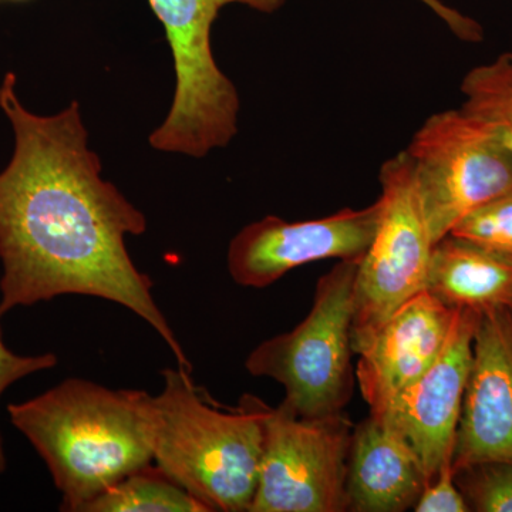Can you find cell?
Instances as JSON below:
<instances>
[{
    "instance_id": "6da1fadb",
    "label": "cell",
    "mask_w": 512,
    "mask_h": 512,
    "mask_svg": "<svg viewBox=\"0 0 512 512\" xmlns=\"http://www.w3.org/2000/svg\"><path fill=\"white\" fill-rule=\"evenodd\" d=\"M0 109L15 134L12 160L0 173V316L62 295L106 299L146 320L178 367L192 373L153 281L127 251L128 235L146 232V215L101 178L80 104L39 116L23 106L15 74L6 73Z\"/></svg>"
},
{
    "instance_id": "7a4b0ae2",
    "label": "cell",
    "mask_w": 512,
    "mask_h": 512,
    "mask_svg": "<svg viewBox=\"0 0 512 512\" xmlns=\"http://www.w3.org/2000/svg\"><path fill=\"white\" fill-rule=\"evenodd\" d=\"M8 413L49 468L62 511L82 512L154 461L156 396L143 390L72 377L28 402L10 404Z\"/></svg>"
},
{
    "instance_id": "3957f363",
    "label": "cell",
    "mask_w": 512,
    "mask_h": 512,
    "mask_svg": "<svg viewBox=\"0 0 512 512\" xmlns=\"http://www.w3.org/2000/svg\"><path fill=\"white\" fill-rule=\"evenodd\" d=\"M156 396L154 461L212 511L249 512L258 487L268 404L252 394L235 409L205 402L191 373L165 369Z\"/></svg>"
},
{
    "instance_id": "277c9868",
    "label": "cell",
    "mask_w": 512,
    "mask_h": 512,
    "mask_svg": "<svg viewBox=\"0 0 512 512\" xmlns=\"http://www.w3.org/2000/svg\"><path fill=\"white\" fill-rule=\"evenodd\" d=\"M360 261H340L320 276L308 316L266 339L248 356L249 375L285 389L284 403L306 419L343 413L355 390L352 365L353 299Z\"/></svg>"
},
{
    "instance_id": "5b68a950",
    "label": "cell",
    "mask_w": 512,
    "mask_h": 512,
    "mask_svg": "<svg viewBox=\"0 0 512 512\" xmlns=\"http://www.w3.org/2000/svg\"><path fill=\"white\" fill-rule=\"evenodd\" d=\"M173 50L177 87L167 119L150 136L165 153L205 157L238 131L239 96L212 55L220 0H150Z\"/></svg>"
},
{
    "instance_id": "8992f818",
    "label": "cell",
    "mask_w": 512,
    "mask_h": 512,
    "mask_svg": "<svg viewBox=\"0 0 512 512\" xmlns=\"http://www.w3.org/2000/svg\"><path fill=\"white\" fill-rule=\"evenodd\" d=\"M433 244L485 202L512 190V153L463 109L433 114L407 148Z\"/></svg>"
},
{
    "instance_id": "52a82bcc",
    "label": "cell",
    "mask_w": 512,
    "mask_h": 512,
    "mask_svg": "<svg viewBox=\"0 0 512 512\" xmlns=\"http://www.w3.org/2000/svg\"><path fill=\"white\" fill-rule=\"evenodd\" d=\"M379 180V225L356 274L352 322L355 353L404 302L426 291L434 245L406 150L383 164Z\"/></svg>"
},
{
    "instance_id": "ba28073f",
    "label": "cell",
    "mask_w": 512,
    "mask_h": 512,
    "mask_svg": "<svg viewBox=\"0 0 512 512\" xmlns=\"http://www.w3.org/2000/svg\"><path fill=\"white\" fill-rule=\"evenodd\" d=\"M355 424L345 413L298 416L284 402L266 407L264 451L249 512H345Z\"/></svg>"
},
{
    "instance_id": "9c48e42d",
    "label": "cell",
    "mask_w": 512,
    "mask_h": 512,
    "mask_svg": "<svg viewBox=\"0 0 512 512\" xmlns=\"http://www.w3.org/2000/svg\"><path fill=\"white\" fill-rule=\"evenodd\" d=\"M382 204L345 208L319 220L252 222L229 244L228 272L235 284L262 289L299 266L323 259L362 261L379 225Z\"/></svg>"
},
{
    "instance_id": "30bf717a",
    "label": "cell",
    "mask_w": 512,
    "mask_h": 512,
    "mask_svg": "<svg viewBox=\"0 0 512 512\" xmlns=\"http://www.w3.org/2000/svg\"><path fill=\"white\" fill-rule=\"evenodd\" d=\"M480 313L457 309L453 328L440 356L412 386L394 397L382 413L416 451L429 483L447 461L454 444Z\"/></svg>"
},
{
    "instance_id": "8fae6325",
    "label": "cell",
    "mask_w": 512,
    "mask_h": 512,
    "mask_svg": "<svg viewBox=\"0 0 512 512\" xmlns=\"http://www.w3.org/2000/svg\"><path fill=\"white\" fill-rule=\"evenodd\" d=\"M481 463L512 464V311L480 313L473 362L454 444V473Z\"/></svg>"
},
{
    "instance_id": "7c38bea8",
    "label": "cell",
    "mask_w": 512,
    "mask_h": 512,
    "mask_svg": "<svg viewBox=\"0 0 512 512\" xmlns=\"http://www.w3.org/2000/svg\"><path fill=\"white\" fill-rule=\"evenodd\" d=\"M456 311L430 292L421 291L357 350L356 383L370 414L382 413L436 362Z\"/></svg>"
},
{
    "instance_id": "4fadbf2b",
    "label": "cell",
    "mask_w": 512,
    "mask_h": 512,
    "mask_svg": "<svg viewBox=\"0 0 512 512\" xmlns=\"http://www.w3.org/2000/svg\"><path fill=\"white\" fill-rule=\"evenodd\" d=\"M427 484L419 456L392 424L370 414L355 426L346 474L348 511L413 510Z\"/></svg>"
},
{
    "instance_id": "5bb4252c",
    "label": "cell",
    "mask_w": 512,
    "mask_h": 512,
    "mask_svg": "<svg viewBox=\"0 0 512 512\" xmlns=\"http://www.w3.org/2000/svg\"><path fill=\"white\" fill-rule=\"evenodd\" d=\"M426 291L453 309H510L512 259L448 234L431 249Z\"/></svg>"
},
{
    "instance_id": "9a60e30c",
    "label": "cell",
    "mask_w": 512,
    "mask_h": 512,
    "mask_svg": "<svg viewBox=\"0 0 512 512\" xmlns=\"http://www.w3.org/2000/svg\"><path fill=\"white\" fill-rule=\"evenodd\" d=\"M82 512H210L197 498L147 466L128 474L109 490L97 495Z\"/></svg>"
},
{
    "instance_id": "2e32d148",
    "label": "cell",
    "mask_w": 512,
    "mask_h": 512,
    "mask_svg": "<svg viewBox=\"0 0 512 512\" xmlns=\"http://www.w3.org/2000/svg\"><path fill=\"white\" fill-rule=\"evenodd\" d=\"M461 92V109L483 121L512 153V53L470 70Z\"/></svg>"
},
{
    "instance_id": "e0dca14e",
    "label": "cell",
    "mask_w": 512,
    "mask_h": 512,
    "mask_svg": "<svg viewBox=\"0 0 512 512\" xmlns=\"http://www.w3.org/2000/svg\"><path fill=\"white\" fill-rule=\"evenodd\" d=\"M470 511L512 512V464L481 463L454 473Z\"/></svg>"
},
{
    "instance_id": "ac0fdd59",
    "label": "cell",
    "mask_w": 512,
    "mask_h": 512,
    "mask_svg": "<svg viewBox=\"0 0 512 512\" xmlns=\"http://www.w3.org/2000/svg\"><path fill=\"white\" fill-rule=\"evenodd\" d=\"M450 235L512 259V190L470 212Z\"/></svg>"
},
{
    "instance_id": "d6986e66",
    "label": "cell",
    "mask_w": 512,
    "mask_h": 512,
    "mask_svg": "<svg viewBox=\"0 0 512 512\" xmlns=\"http://www.w3.org/2000/svg\"><path fill=\"white\" fill-rule=\"evenodd\" d=\"M59 359L55 353H45L39 356H19L13 353L3 343L2 332H0V397L13 383L19 382L23 377L43 370L53 369L57 366ZM6 457L3 451L2 436H0V474L5 473Z\"/></svg>"
},
{
    "instance_id": "ffe728a7",
    "label": "cell",
    "mask_w": 512,
    "mask_h": 512,
    "mask_svg": "<svg viewBox=\"0 0 512 512\" xmlns=\"http://www.w3.org/2000/svg\"><path fill=\"white\" fill-rule=\"evenodd\" d=\"M416 512H467L470 511L466 498L461 494L454 480L453 461H447L439 474L426 485L419 501L414 505Z\"/></svg>"
},
{
    "instance_id": "44dd1931",
    "label": "cell",
    "mask_w": 512,
    "mask_h": 512,
    "mask_svg": "<svg viewBox=\"0 0 512 512\" xmlns=\"http://www.w3.org/2000/svg\"><path fill=\"white\" fill-rule=\"evenodd\" d=\"M284 2L285 0H220L221 6L241 3V5H247L249 8L265 13L275 12L276 9L281 8ZM419 2L433 10L446 23L451 32L460 39L467 40V42H478L483 39V29L476 20L461 15L456 9L450 8L441 0H419Z\"/></svg>"
},
{
    "instance_id": "7402d4cb",
    "label": "cell",
    "mask_w": 512,
    "mask_h": 512,
    "mask_svg": "<svg viewBox=\"0 0 512 512\" xmlns=\"http://www.w3.org/2000/svg\"><path fill=\"white\" fill-rule=\"evenodd\" d=\"M15 2H23V0H15Z\"/></svg>"
},
{
    "instance_id": "603a6c76",
    "label": "cell",
    "mask_w": 512,
    "mask_h": 512,
    "mask_svg": "<svg viewBox=\"0 0 512 512\" xmlns=\"http://www.w3.org/2000/svg\"><path fill=\"white\" fill-rule=\"evenodd\" d=\"M510 309H511V311H512V306H511V308H510Z\"/></svg>"
}]
</instances>
